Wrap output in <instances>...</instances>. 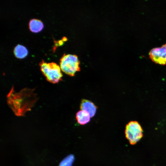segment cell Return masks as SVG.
Here are the masks:
<instances>
[{
    "mask_svg": "<svg viewBox=\"0 0 166 166\" xmlns=\"http://www.w3.org/2000/svg\"><path fill=\"white\" fill-rule=\"evenodd\" d=\"M61 70L65 74L71 77L80 71V62L76 55L64 54L60 61Z\"/></svg>",
    "mask_w": 166,
    "mask_h": 166,
    "instance_id": "cell-3",
    "label": "cell"
},
{
    "mask_svg": "<svg viewBox=\"0 0 166 166\" xmlns=\"http://www.w3.org/2000/svg\"><path fill=\"white\" fill-rule=\"evenodd\" d=\"M14 53L17 58L22 59L27 56L28 51L25 46L20 44H18L14 48Z\"/></svg>",
    "mask_w": 166,
    "mask_h": 166,
    "instance_id": "cell-9",
    "label": "cell"
},
{
    "mask_svg": "<svg viewBox=\"0 0 166 166\" xmlns=\"http://www.w3.org/2000/svg\"><path fill=\"white\" fill-rule=\"evenodd\" d=\"M40 69L47 81L53 83H58L63 77L60 66L54 62L47 63L43 60L39 63Z\"/></svg>",
    "mask_w": 166,
    "mask_h": 166,
    "instance_id": "cell-2",
    "label": "cell"
},
{
    "mask_svg": "<svg viewBox=\"0 0 166 166\" xmlns=\"http://www.w3.org/2000/svg\"><path fill=\"white\" fill-rule=\"evenodd\" d=\"M74 160L73 155H68L61 162L59 166H72Z\"/></svg>",
    "mask_w": 166,
    "mask_h": 166,
    "instance_id": "cell-10",
    "label": "cell"
},
{
    "mask_svg": "<svg viewBox=\"0 0 166 166\" xmlns=\"http://www.w3.org/2000/svg\"><path fill=\"white\" fill-rule=\"evenodd\" d=\"M143 132L142 127L136 121H131L126 126L125 137L131 145L136 144L142 138Z\"/></svg>",
    "mask_w": 166,
    "mask_h": 166,
    "instance_id": "cell-4",
    "label": "cell"
},
{
    "mask_svg": "<svg viewBox=\"0 0 166 166\" xmlns=\"http://www.w3.org/2000/svg\"><path fill=\"white\" fill-rule=\"evenodd\" d=\"M152 60L156 63L164 65L166 63V44L160 47L154 48L149 52Z\"/></svg>",
    "mask_w": 166,
    "mask_h": 166,
    "instance_id": "cell-5",
    "label": "cell"
},
{
    "mask_svg": "<svg viewBox=\"0 0 166 166\" xmlns=\"http://www.w3.org/2000/svg\"><path fill=\"white\" fill-rule=\"evenodd\" d=\"M80 108L81 110L88 113L91 117H93L96 113L97 107L90 101L82 99L80 104Z\"/></svg>",
    "mask_w": 166,
    "mask_h": 166,
    "instance_id": "cell-6",
    "label": "cell"
},
{
    "mask_svg": "<svg viewBox=\"0 0 166 166\" xmlns=\"http://www.w3.org/2000/svg\"><path fill=\"white\" fill-rule=\"evenodd\" d=\"M29 28L30 30L34 33H38L41 31L44 27L42 22L37 19H31L29 22Z\"/></svg>",
    "mask_w": 166,
    "mask_h": 166,
    "instance_id": "cell-8",
    "label": "cell"
},
{
    "mask_svg": "<svg viewBox=\"0 0 166 166\" xmlns=\"http://www.w3.org/2000/svg\"><path fill=\"white\" fill-rule=\"evenodd\" d=\"M7 103L16 115L23 116L30 110L37 98L32 89H24L17 93L12 88L7 96Z\"/></svg>",
    "mask_w": 166,
    "mask_h": 166,
    "instance_id": "cell-1",
    "label": "cell"
},
{
    "mask_svg": "<svg viewBox=\"0 0 166 166\" xmlns=\"http://www.w3.org/2000/svg\"><path fill=\"white\" fill-rule=\"evenodd\" d=\"M76 118L79 124L83 125L87 124L90 121L91 117L87 112L80 110L76 113Z\"/></svg>",
    "mask_w": 166,
    "mask_h": 166,
    "instance_id": "cell-7",
    "label": "cell"
}]
</instances>
